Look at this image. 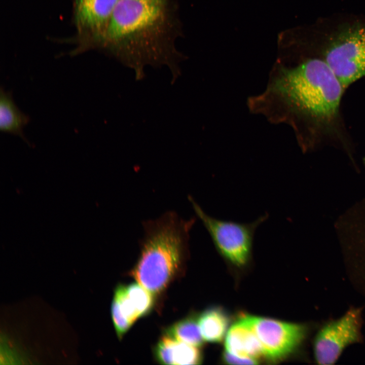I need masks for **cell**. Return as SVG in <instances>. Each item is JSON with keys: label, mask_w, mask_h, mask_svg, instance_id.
I'll return each instance as SVG.
<instances>
[{"label": "cell", "mask_w": 365, "mask_h": 365, "mask_svg": "<svg viewBox=\"0 0 365 365\" xmlns=\"http://www.w3.org/2000/svg\"><path fill=\"white\" fill-rule=\"evenodd\" d=\"M344 89L324 60L308 59L292 67L279 64L247 106L272 124L290 126L297 135L303 125L334 120Z\"/></svg>", "instance_id": "6da1fadb"}, {"label": "cell", "mask_w": 365, "mask_h": 365, "mask_svg": "<svg viewBox=\"0 0 365 365\" xmlns=\"http://www.w3.org/2000/svg\"><path fill=\"white\" fill-rule=\"evenodd\" d=\"M181 25L173 0H119L101 47L138 71L147 64L175 70Z\"/></svg>", "instance_id": "7a4b0ae2"}, {"label": "cell", "mask_w": 365, "mask_h": 365, "mask_svg": "<svg viewBox=\"0 0 365 365\" xmlns=\"http://www.w3.org/2000/svg\"><path fill=\"white\" fill-rule=\"evenodd\" d=\"M195 221L169 211L143 223L140 253L131 275L153 295L165 289L180 269Z\"/></svg>", "instance_id": "3957f363"}, {"label": "cell", "mask_w": 365, "mask_h": 365, "mask_svg": "<svg viewBox=\"0 0 365 365\" xmlns=\"http://www.w3.org/2000/svg\"><path fill=\"white\" fill-rule=\"evenodd\" d=\"M188 199L223 259L237 268L248 265L252 258L256 230L267 220L269 214L266 213L250 223L221 220L206 213L192 196Z\"/></svg>", "instance_id": "277c9868"}, {"label": "cell", "mask_w": 365, "mask_h": 365, "mask_svg": "<svg viewBox=\"0 0 365 365\" xmlns=\"http://www.w3.org/2000/svg\"><path fill=\"white\" fill-rule=\"evenodd\" d=\"M324 60L345 89L365 77V27L353 26L339 33Z\"/></svg>", "instance_id": "5b68a950"}, {"label": "cell", "mask_w": 365, "mask_h": 365, "mask_svg": "<svg viewBox=\"0 0 365 365\" xmlns=\"http://www.w3.org/2000/svg\"><path fill=\"white\" fill-rule=\"evenodd\" d=\"M261 345L263 358L276 362L294 353L304 340L307 328L300 323L244 315Z\"/></svg>", "instance_id": "8992f818"}, {"label": "cell", "mask_w": 365, "mask_h": 365, "mask_svg": "<svg viewBox=\"0 0 365 365\" xmlns=\"http://www.w3.org/2000/svg\"><path fill=\"white\" fill-rule=\"evenodd\" d=\"M361 312L351 308L341 317L324 325L313 342L315 361L321 365L334 364L349 345L361 340Z\"/></svg>", "instance_id": "52a82bcc"}, {"label": "cell", "mask_w": 365, "mask_h": 365, "mask_svg": "<svg viewBox=\"0 0 365 365\" xmlns=\"http://www.w3.org/2000/svg\"><path fill=\"white\" fill-rule=\"evenodd\" d=\"M119 0H74V22L80 43L79 51L101 47Z\"/></svg>", "instance_id": "ba28073f"}, {"label": "cell", "mask_w": 365, "mask_h": 365, "mask_svg": "<svg viewBox=\"0 0 365 365\" xmlns=\"http://www.w3.org/2000/svg\"><path fill=\"white\" fill-rule=\"evenodd\" d=\"M225 347L226 351L235 355L257 360L263 357L260 342L244 314L228 330Z\"/></svg>", "instance_id": "9c48e42d"}, {"label": "cell", "mask_w": 365, "mask_h": 365, "mask_svg": "<svg viewBox=\"0 0 365 365\" xmlns=\"http://www.w3.org/2000/svg\"><path fill=\"white\" fill-rule=\"evenodd\" d=\"M154 353L157 361L163 364H198L202 361L199 347L178 341L167 335L159 340Z\"/></svg>", "instance_id": "30bf717a"}, {"label": "cell", "mask_w": 365, "mask_h": 365, "mask_svg": "<svg viewBox=\"0 0 365 365\" xmlns=\"http://www.w3.org/2000/svg\"><path fill=\"white\" fill-rule=\"evenodd\" d=\"M29 121V117L15 104L12 93L1 87L0 90V130L2 132L20 137L27 142L24 128Z\"/></svg>", "instance_id": "8fae6325"}, {"label": "cell", "mask_w": 365, "mask_h": 365, "mask_svg": "<svg viewBox=\"0 0 365 365\" xmlns=\"http://www.w3.org/2000/svg\"><path fill=\"white\" fill-rule=\"evenodd\" d=\"M114 326L119 338H122L140 317L127 296L126 285H118L114 290L111 308Z\"/></svg>", "instance_id": "7c38bea8"}, {"label": "cell", "mask_w": 365, "mask_h": 365, "mask_svg": "<svg viewBox=\"0 0 365 365\" xmlns=\"http://www.w3.org/2000/svg\"><path fill=\"white\" fill-rule=\"evenodd\" d=\"M198 322L204 341L220 343L225 338L229 328L230 317L223 308L213 307L200 314Z\"/></svg>", "instance_id": "4fadbf2b"}, {"label": "cell", "mask_w": 365, "mask_h": 365, "mask_svg": "<svg viewBox=\"0 0 365 365\" xmlns=\"http://www.w3.org/2000/svg\"><path fill=\"white\" fill-rule=\"evenodd\" d=\"M165 335L199 348L202 346L204 341L196 316H188L175 322L166 330Z\"/></svg>", "instance_id": "5bb4252c"}, {"label": "cell", "mask_w": 365, "mask_h": 365, "mask_svg": "<svg viewBox=\"0 0 365 365\" xmlns=\"http://www.w3.org/2000/svg\"><path fill=\"white\" fill-rule=\"evenodd\" d=\"M126 289L131 304L140 317L150 312L154 303L152 293L138 282L126 285Z\"/></svg>", "instance_id": "9a60e30c"}, {"label": "cell", "mask_w": 365, "mask_h": 365, "mask_svg": "<svg viewBox=\"0 0 365 365\" xmlns=\"http://www.w3.org/2000/svg\"><path fill=\"white\" fill-rule=\"evenodd\" d=\"M222 359L225 362L230 364H256L259 363V360L235 355L225 350L223 352Z\"/></svg>", "instance_id": "2e32d148"}]
</instances>
